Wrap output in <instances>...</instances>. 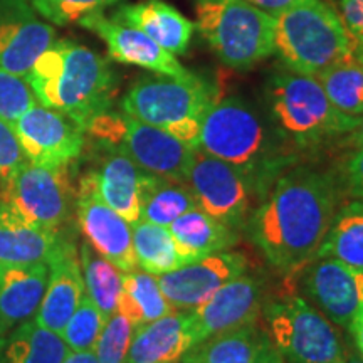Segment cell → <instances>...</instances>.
I'll return each mask as SVG.
<instances>
[{
  "label": "cell",
  "instance_id": "cell-45",
  "mask_svg": "<svg viewBox=\"0 0 363 363\" xmlns=\"http://www.w3.org/2000/svg\"><path fill=\"white\" fill-rule=\"evenodd\" d=\"M62 363H98L93 350L89 352H71Z\"/></svg>",
  "mask_w": 363,
  "mask_h": 363
},
{
  "label": "cell",
  "instance_id": "cell-44",
  "mask_svg": "<svg viewBox=\"0 0 363 363\" xmlns=\"http://www.w3.org/2000/svg\"><path fill=\"white\" fill-rule=\"evenodd\" d=\"M257 363H286V360L283 358V355L276 350V347L272 345V342H269V345L264 348V352L261 353Z\"/></svg>",
  "mask_w": 363,
  "mask_h": 363
},
{
  "label": "cell",
  "instance_id": "cell-36",
  "mask_svg": "<svg viewBox=\"0 0 363 363\" xmlns=\"http://www.w3.org/2000/svg\"><path fill=\"white\" fill-rule=\"evenodd\" d=\"M30 6L40 17L56 26H67L79 22L91 13L103 12V9L120 0H29Z\"/></svg>",
  "mask_w": 363,
  "mask_h": 363
},
{
  "label": "cell",
  "instance_id": "cell-43",
  "mask_svg": "<svg viewBox=\"0 0 363 363\" xmlns=\"http://www.w3.org/2000/svg\"><path fill=\"white\" fill-rule=\"evenodd\" d=\"M348 331L352 333L357 350L360 352L362 357H363V308L360 310V313L357 315L355 320H353V323L350 325Z\"/></svg>",
  "mask_w": 363,
  "mask_h": 363
},
{
  "label": "cell",
  "instance_id": "cell-37",
  "mask_svg": "<svg viewBox=\"0 0 363 363\" xmlns=\"http://www.w3.org/2000/svg\"><path fill=\"white\" fill-rule=\"evenodd\" d=\"M34 104L38 98L29 81L0 67V118L13 125Z\"/></svg>",
  "mask_w": 363,
  "mask_h": 363
},
{
  "label": "cell",
  "instance_id": "cell-40",
  "mask_svg": "<svg viewBox=\"0 0 363 363\" xmlns=\"http://www.w3.org/2000/svg\"><path fill=\"white\" fill-rule=\"evenodd\" d=\"M340 19L353 40V45H363V0H340Z\"/></svg>",
  "mask_w": 363,
  "mask_h": 363
},
{
  "label": "cell",
  "instance_id": "cell-26",
  "mask_svg": "<svg viewBox=\"0 0 363 363\" xmlns=\"http://www.w3.org/2000/svg\"><path fill=\"white\" fill-rule=\"evenodd\" d=\"M71 350L56 331L27 320L0 337V363H62Z\"/></svg>",
  "mask_w": 363,
  "mask_h": 363
},
{
  "label": "cell",
  "instance_id": "cell-32",
  "mask_svg": "<svg viewBox=\"0 0 363 363\" xmlns=\"http://www.w3.org/2000/svg\"><path fill=\"white\" fill-rule=\"evenodd\" d=\"M136 262L143 271L162 276L184 266L169 227L138 220L131 224Z\"/></svg>",
  "mask_w": 363,
  "mask_h": 363
},
{
  "label": "cell",
  "instance_id": "cell-28",
  "mask_svg": "<svg viewBox=\"0 0 363 363\" xmlns=\"http://www.w3.org/2000/svg\"><path fill=\"white\" fill-rule=\"evenodd\" d=\"M197 207L187 182L163 179L143 172L140 195V220L169 227L185 212Z\"/></svg>",
  "mask_w": 363,
  "mask_h": 363
},
{
  "label": "cell",
  "instance_id": "cell-19",
  "mask_svg": "<svg viewBox=\"0 0 363 363\" xmlns=\"http://www.w3.org/2000/svg\"><path fill=\"white\" fill-rule=\"evenodd\" d=\"M48 266V286L34 320L44 328L61 335L86 293L83 269L74 244L61 238Z\"/></svg>",
  "mask_w": 363,
  "mask_h": 363
},
{
  "label": "cell",
  "instance_id": "cell-31",
  "mask_svg": "<svg viewBox=\"0 0 363 363\" xmlns=\"http://www.w3.org/2000/svg\"><path fill=\"white\" fill-rule=\"evenodd\" d=\"M79 261L81 269H83L86 296L98 306L101 315L108 320L118 308L123 272L111 264L106 257H103L88 240L81 244Z\"/></svg>",
  "mask_w": 363,
  "mask_h": 363
},
{
  "label": "cell",
  "instance_id": "cell-18",
  "mask_svg": "<svg viewBox=\"0 0 363 363\" xmlns=\"http://www.w3.org/2000/svg\"><path fill=\"white\" fill-rule=\"evenodd\" d=\"M56 33L30 13L22 0L0 7V67L27 78L35 61L54 43Z\"/></svg>",
  "mask_w": 363,
  "mask_h": 363
},
{
  "label": "cell",
  "instance_id": "cell-5",
  "mask_svg": "<svg viewBox=\"0 0 363 363\" xmlns=\"http://www.w3.org/2000/svg\"><path fill=\"white\" fill-rule=\"evenodd\" d=\"M353 40L323 0H303L274 17V52L288 69L316 76L353 57Z\"/></svg>",
  "mask_w": 363,
  "mask_h": 363
},
{
  "label": "cell",
  "instance_id": "cell-42",
  "mask_svg": "<svg viewBox=\"0 0 363 363\" xmlns=\"http://www.w3.org/2000/svg\"><path fill=\"white\" fill-rule=\"evenodd\" d=\"M342 145L350 150H357L363 147V116H360L358 125L350 131V133L342 136Z\"/></svg>",
  "mask_w": 363,
  "mask_h": 363
},
{
  "label": "cell",
  "instance_id": "cell-47",
  "mask_svg": "<svg viewBox=\"0 0 363 363\" xmlns=\"http://www.w3.org/2000/svg\"><path fill=\"white\" fill-rule=\"evenodd\" d=\"M353 57H355L360 65H363V45H355V48H353Z\"/></svg>",
  "mask_w": 363,
  "mask_h": 363
},
{
  "label": "cell",
  "instance_id": "cell-35",
  "mask_svg": "<svg viewBox=\"0 0 363 363\" xmlns=\"http://www.w3.org/2000/svg\"><path fill=\"white\" fill-rule=\"evenodd\" d=\"M135 326L128 318L115 311L108 318L103 326L96 345H94V355L98 363H126L128 350L133 337Z\"/></svg>",
  "mask_w": 363,
  "mask_h": 363
},
{
  "label": "cell",
  "instance_id": "cell-15",
  "mask_svg": "<svg viewBox=\"0 0 363 363\" xmlns=\"http://www.w3.org/2000/svg\"><path fill=\"white\" fill-rule=\"evenodd\" d=\"M262 283L244 274L225 283L206 303L189 311L194 345L203 340L256 323L262 311Z\"/></svg>",
  "mask_w": 363,
  "mask_h": 363
},
{
  "label": "cell",
  "instance_id": "cell-12",
  "mask_svg": "<svg viewBox=\"0 0 363 363\" xmlns=\"http://www.w3.org/2000/svg\"><path fill=\"white\" fill-rule=\"evenodd\" d=\"M303 294L333 325L348 330L363 308V271L330 257H313L299 269Z\"/></svg>",
  "mask_w": 363,
  "mask_h": 363
},
{
  "label": "cell",
  "instance_id": "cell-16",
  "mask_svg": "<svg viewBox=\"0 0 363 363\" xmlns=\"http://www.w3.org/2000/svg\"><path fill=\"white\" fill-rule=\"evenodd\" d=\"M246 271L244 254L222 251L157 276V281L175 311H192Z\"/></svg>",
  "mask_w": 363,
  "mask_h": 363
},
{
  "label": "cell",
  "instance_id": "cell-8",
  "mask_svg": "<svg viewBox=\"0 0 363 363\" xmlns=\"http://www.w3.org/2000/svg\"><path fill=\"white\" fill-rule=\"evenodd\" d=\"M266 333L289 363H342V335L320 310L298 294H281L262 305Z\"/></svg>",
  "mask_w": 363,
  "mask_h": 363
},
{
  "label": "cell",
  "instance_id": "cell-6",
  "mask_svg": "<svg viewBox=\"0 0 363 363\" xmlns=\"http://www.w3.org/2000/svg\"><path fill=\"white\" fill-rule=\"evenodd\" d=\"M195 13L222 65L249 69L274 54V17L246 0H195Z\"/></svg>",
  "mask_w": 363,
  "mask_h": 363
},
{
  "label": "cell",
  "instance_id": "cell-11",
  "mask_svg": "<svg viewBox=\"0 0 363 363\" xmlns=\"http://www.w3.org/2000/svg\"><path fill=\"white\" fill-rule=\"evenodd\" d=\"M66 169H45L24 162L2 182L0 199L30 224L57 233L69 219L74 202Z\"/></svg>",
  "mask_w": 363,
  "mask_h": 363
},
{
  "label": "cell",
  "instance_id": "cell-17",
  "mask_svg": "<svg viewBox=\"0 0 363 363\" xmlns=\"http://www.w3.org/2000/svg\"><path fill=\"white\" fill-rule=\"evenodd\" d=\"M84 29L91 30L106 44L110 57L123 65H131L153 71L160 76L177 79H192L189 72L174 54L158 45L143 30L116 19H108L103 12L91 13L79 21Z\"/></svg>",
  "mask_w": 363,
  "mask_h": 363
},
{
  "label": "cell",
  "instance_id": "cell-14",
  "mask_svg": "<svg viewBox=\"0 0 363 363\" xmlns=\"http://www.w3.org/2000/svg\"><path fill=\"white\" fill-rule=\"evenodd\" d=\"M76 212L81 230L91 246L121 272L136 269L138 262L133 251L131 224L103 201L91 172L79 182Z\"/></svg>",
  "mask_w": 363,
  "mask_h": 363
},
{
  "label": "cell",
  "instance_id": "cell-48",
  "mask_svg": "<svg viewBox=\"0 0 363 363\" xmlns=\"http://www.w3.org/2000/svg\"><path fill=\"white\" fill-rule=\"evenodd\" d=\"M2 335H4V333H2V330H0V337H2Z\"/></svg>",
  "mask_w": 363,
  "mask_h": 363
},
{
  "label": "cell",
  "instance_id": "cell-20",
  "mask_svg": "<svg viewBox=\"0 0 363 363\" xmlns=\"http://www.w3.org/2000/svg\"><path fill=\"white\" fill-rule=\"evenodd\" d=\"M49 278L45 262L0 264V330L7 333L33 320L43 303Z\"/></svg>",
  "mask_w": 363,
  "mask_h": 363
},
{
  "label": "cell",
  "instance_id": "cell-38",
  "mask_svg": "<svg viewBox=\"0 0 363 363\" xmlns=\"http://www.w3.org/2000/svg\"><path fill=\"white\" fill-rule=\"evenodd\" d=\"M337 182L343 197L363 201V147L352 150L338 165Z\"/></svg>",
  "mask_w": 363,
  "mask_h": 363
},
{
  "label": "cell",
  "instance_id": "cell-9",
  "mask_svg": "<svg viewBox=\"0 0 363 363\" xmlns=\"http://www.w3.org/2000/svg\"><path fill=\"white\" fill-rule=\"evenodd\" d=\"M86 133L98 143L121 150L140 169L163 179L185 182L195 152L174 135L125 113H103L91 121Z\"/></svg>",
  "mask_w": 363,
  "mask_h": 363
},
{
  "label": "cell",
  "instance_id": "cell-1",
  "mask_svg": "<svg viewBox=\"0 0 363 363\" xmlns=\"http://www.w3.org/2000/svg\"><path fill=\"white\" fill-rule=\"evenodd\" d=\"M342 199L335 174L296 167L281 175L252 211L249 239L272 267L298 272L315 257Z\"/></svg>",
  "mask_w": 363,
  "mask_h": 363
},
{
  "label": "cell",
  "instance_id": "cell-24",
  "mask_svg": "<svg viewBox=\"0 0 363 363\" xmlns=\"http://www.w3.org/2000/svg\"><path fill=\"white\" fill-rule=\"evenodd\" d=\"M59 240V233L30 224L0 199V264H48Z\"/></svg>",
  "mask_w": 363,
  "mask_h": 363
},
{
  "label": "cell",
  "instance_id": "cell-22",
  "mask_svg": "<svg viewBox=\"0 0 363 363\" xmlns=\"http://www.w3.org/2000/svg\"><path fill=\"white\" fill-rule=\"evenodd\" d=\"M101 145V143H99ZM98 169L89 170L104 202L126 222L140 220V195L143 172L126 153L110 145H101Z\"/></svg>",
  "mask_w": 363,
  "mask_h": 363
},
{
  "label": "cell",
  "instance_id": "cell-41",
  "mask_svg": "<svg viewBox=\"0 0 363 363\" xmlns=\"http://www.w3.org/2000/svg\"><path fill=\"white\" fill-rule=\"evenodd\" d=\"M246 2L257 7L262 12L269 13L272 17H278L279 13H283L288 9L296 6V4L303 2V0H246Z\"/></svg>",
  "mask_w": 363,
  "mask_h": 363
},
{
  "label": "cell",
  "instance_id": "cell-39",
  "mask_svg": "<svg viewBox=\"0 0 363 363\" xmlns=\"http://www.w3.org/2000/svg\"><path fill=\"white\" fill-rule=\"evenodd\" d=\"M27 158L13 125L0 118V182H6Z\"/></svg>",
  "mask_w": 363,
  "mask_h": 363
},
{
  "label": "cell",
  "instance_id": "cell-25",
  "mask_svg": "<svg viewBox=\"0 0 363 363\" xmlns=\"http://www.w3.org/2000/svg\"><path fill=\"white\" fill-rule=\"evenodd\" d=\"M169 230L184 266L212 254L227 251L238 242V234L234 229L222 224L199 207L175 219L169 225Z\"/></svg>",
  "mask_w": 363,
  "mask_h": 363
},
{
  "label": "cell",
  "instance_id": "cell-27",
  "mask_svg": "<svg viewBox=\"0 0 363 363\" xmlns=\"http://www.w3.org/2000/svg\"><path fill=\"white\" fill-rule=\"evenodd\" d=\"M266 330L256 323L225 331L194 345L182 357V363H257L269 345Z\"/></svg>",
  "mask_w": 363,
  "mask_h": 363
},
{
  "label": "cell",
  "instance_id": "cell-34",
  "mask_svg": "<svg viewBox=\"0 0 363 363\" xmlns=\"http://www.w3.org/2000/svg\"><path fill=\"white\" fill-rule=\"evenodd\" d=\"M104 323H106V318L84 293L76 311L72 313L65 330L61 331V337L71 352L94 350V345L101 335Z\"/></svg>",
  "mask_w": 363,
  "mask_h": 363
},
{
  "label": "cell",
  "instance_id": "cell-2",
  "mask_svg": "<svg viewBox=\"0 0 363 363\" xmlns=\"http://www.w3.org/2000/svg\"><path fill=\"white\" fill-rule=\"evenodd\" d=\"M35 98L69 118L81 130L110 111L116 76L104 57L72 40H54L27 74Z\"/></svg>",
  "mask_w": 363,
  "mask_h": 363
},
{
  "label": "cell",
  "instance_id": "cell-4",
  "mask_svg": "<svg viewBox=\"0 0 363 363\" xmlns=\"http://www.w3.org/2000/svg\"><path fill=\"white\" fill-rule=\"evenodd\" d=\"M199 148L208 155L251 172L267 184L289 162L276 152L264 121L244 99L214 101L203 116Z\"/></svg>",
  "mask_w": 363,
  "mask_h": 363
},
{
  "label": "cell",
  "instance_id": "cell-3",
  "mask_svg": "<svg viewBox=\"0 0 363 363\" xmlns=\"http://www.w3.org/2000/svg\"><path fill=\"white\" fill-rule=\"evenodd\" d=\"M267 98L276 133L299 150L318 148L331 140H342L360 120L338 111L315 76L291 69L272 76Z\"/></svg>",
  "mask_w": 363,
  "mask_h": 363
},
{
  "label": "cell",
  "instance_id": "cell-33",
  "mask_svg": "<svg viewBox=\"0 0 363 363\" xmlns=\"http://www.w3.org/2000/svg\"><path fill=\"white\" fill-rule=\"evenodd\" d=\"M315 78L338 111L348 116H363V65L355 57L330 66Z\"/></svg>",
  "mask_w": 363,
  "mask_h": 363
},
{
  "label": "cell",
  "instance_id": "cell-30",
  "mask_svg": "<svg viewBox=\"0 0 363 363\" xmlns=\"http://www.w3.org/2000/svg\"><path fill=\"white\" fill-rule=\"evenodd\" d=\"M116 311L128 318L136 328L170 315L175 310L163 296L157 276L135 269L123 272V284H121Z\"/></svg>",
  "mask_w": 363,
  "mask_h": 363
},
{
  "label": "cell",
  "instance_id": "cell-13",
  "mask_svg": "<svg viewBox=\"0 0 363 363\" xmlns=\"http://www.w3.org/2000/svg\"><path fill=\"white\" fill-rule=\"evenodd\" d=\"M27 162L45 169H62L81 155L84 131L69 118L34 104L13 123Z\"/></svg>",
  "mask_w": 363,
  "mask_h": 363
},
{
  "label": "cell",
  "instance_id": "cell-29",
  "mask_svg": "<svg viewBox=\"0 0 363 363\" xmlns=\"http://www.w3.org/2000/svg\"><path fill=\"white\" fill-rule=\"evenodd\" d=\"M315 257H330L363 271V201L342 202Z\"/></svg>",
  "mask_w": 363,
  "mask_h": 363
},
{
  "label": "cell",
  "instance_id": "cell-46",
  "mask_svg": "<svg viewBox=\"0 0 363 363\" xmlns=\"http://www.w3.org/2000/svg\"><path fill=\"white\" fill-rule=\"evenodd\" d=\"M342 363H363V357L362 353L357 350V347L347 345V347H345V355Z\"/></svg>",
  "mask_w": 363,
  "mask_h": 363
},
{
  "label": "cell",
  "instance_id": "cell-21",
  "mask_svg": "<svg viewBox=\"0 0 363 363\" xmlns=\"http://www.w3.org/2000/svg\"><path fill=\"white\" fill-rule=\"evenodd\" d=\"M192 347L189 311H172L136 326L126 363H180Z\"/></svg>",
  "mask_w": 363,
  "mask_h": 363
},
{
  "label": "cell",
  "instance_id": "cell-23",
  "mask_svg": "<svg viewBox=\"0 0 363 363\" xmlns=\"http://www.w3.org/2000/svg\"><path fill=\"white\" fill-rule=\"evenodd\" d=\"M115 19L143 30L174 56L187 51L195 30L192 21L162 0H147L120 7Z\"/></svg>",
  "mask_w": 363,
  "mask_h": 363
},
{
  "label": "cell",
  "instance_id": "cell-7",
  "mask_svg": "<svg viewBox=\"0 0 363 363\" xmlns=\"http://www.w3.org/2000/svg\"><path fill=\"white\" fill-rule=\"evenodd\" d=\"M208 86L192 79L142 78L126 91L121 110L135 120L157 126L180 142L199 148V133L203 116L214 103Z\"/></svg>",
  "mask_w": 363,
  "mask_h": 363
},
{
  "label": "cell",
  "instance_id": "cell-10",
  "mask_svg": "<svg viewBox=\"0 0 363 363\" xmlns=\"http://www.w3.org/2000/svg\"><path fill=\"white\" fill-rule=\"evenodd\" d=\"M185 182L192 189L197 207L230 229L246 225L264 184L251 172L195 148Z\"/></svg>",
  "mask_w": 363,
  "mask_h": 363
}]
</instances>
